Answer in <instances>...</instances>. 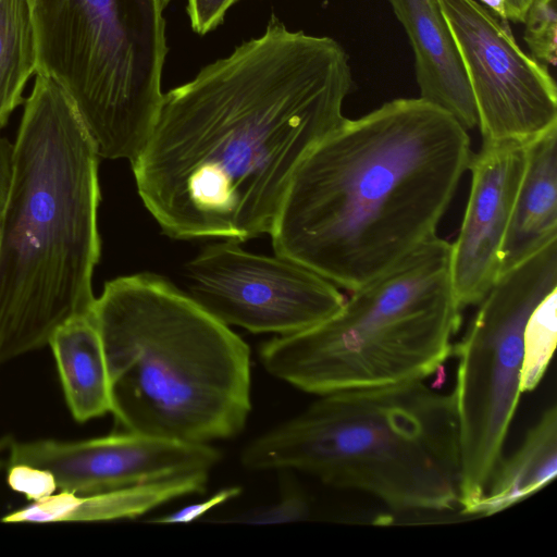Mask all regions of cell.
Returning a JSON list of instances; mask_svg holds the SVG:
<instances>
[{"label":"cell","instance_id":"obj_24","mask_svg":"<svg viewBox=\"0 0 557 557\" xmlns=\"http://www.w3.org/2000/svg\"><path fill=\"white\" fill-rule=\"evenodd\" d=\"M234 3L235 0H187L186 11L193 30L203 36L215 29Z\"/></svg>","mask_w":557,"mask_h":557},{"label":"cell","instance_id":"obj_22","mask_svg":"<svg viewBox=\"0 0 557 557\" xmlns=\"http://www.w3.org/2000/svg\"><path fill=\"white\" fill-rule=\"evenodd\" d=\"M8 484L10 487L33 502L55 493L53 475L41 468L15 463L8 466Z\"/></svg>","mask_w":557,"mask_h":557},{"label":"cell","instance_id":"obj_12","mask_svg":"<svg viewBox=\"0 0 557 557\" xmlns=\"http://www.w3.org/2000/svg\"><path fill=\"white\" fill-rule=\"evenodd\" d=\"M527 145L482 144L471 154L469 197L450 244L451 285L461 309L478 305L499 276V252L525 169Z\"/></svg>","mask_w":557,"mask_h":557},{"label":"cell","instance_id":"obj_21","mask_svg":"<svg viewBox=\"0 0 557 557\" xmlns=\"http://www.w3.org/2000/svg\"><path fill=\"white\" fill-rule=\"evenodd\" d=\"M310 504L298 491H290L273 504L261 506L228 518V522L247 524H274L308 519Z\"/></svg>","mask_w":557,"mask_h":557},{"label":"cell","instance_id":"obj_19","mask_svg":"<svg viewBox=\"0 0 557 557\" xmlns=\"http://www.w3.org/2000/svg\"><path fill=\"white\" fill-rule=\"evenodd\" d=\"M557 289L549 293L531 312L523 332L521 393L532 392L541 382L556 345Z\"/></svg>","mask_w":557,"mask_h":557},{"label":"cell","instance_id":"obj_2","mask_svg":"<svg viewBox=\"0 0 557 557\" xmlns=\"http://www.w3.org/2000/svg\"><path fill=\"white\" fill-rule=\"evenodd\" d=\"M471 154L468 131L420 97L345 117L297 169L274 251L352 292L436 235Z\"/></svg>","mask_w":557,"mask_h":557},{"label":"cell","instance_id":"obj_8","mask_svg":"<svg viewBox=\"0 0 557 557\" xmlns=\"http://www.w3.org/2000/svg\"><path fill=\"white\" fill-rule=\"evenodd\" d=\"M557 289V239L502 273L461 341L454 389L459 432L458 507L472 513L503 457L521 393L524 326Z\"/></svg>","mask_w":557,"mask_h":557},{"label":"cell","instance_id":"obj_23","mask_svg":"<svg viewBox=\"0 0 557 557\" xmlns=\"http://www.w3.org/2000/svg\"><path fill=\"white\" fill-rule=\"evenodd\" d=\"M242 487L238 485L226 486L215 492L211 497L201 502L182 507L171 513L151 519V522L159 524H186L201 518L211 509L238 497Z\"/></svg>","mask_w":557,"mask_h":557},{"label":"cell","instance_id":"obj_3","mask_svg":"<svg viewBox=\"0 0 557 557\" xmlns=\"http://www.w3.org/2000/svg\"><path fill=\"white\" fill-rule=\"evenodd\" d=\"M0 211V364L48 346L91 311L100 259L96 145L73 99L36 74L12 143Z\"/></svg>","mask_w":557,"mask_h":557},{"label":"cell","instance_id":"obj_1","mask_svg":"<svg viewBox=\"0 0 557 557\" xmlns=\"http://www.w3.org/2000/svg\"><path fill=\"white\" fill-rule=\"evenodd\" d=\"M352 85L338 41L272 14L259 37L163 94L132 163L145 207L173 238L270 233L297 169L345 119Z\"/></svg>","mask_w":557,"mask_h":557},{"label":"cell","instance_id":"obj_7","mask_svg":"<svg viewBox=\"0 0 557 557\" xmlns=\"http://www.w3.org/2000/svg\"><path fill=\"white\" fill-rule=\"evenodd\" d=\"M36 74L73 99L104 159L133 163L162 100L168 45L161 0H27Z\"/></svg>","mask_w":557,"mask_h":557},{"label":"cell","instance_id":"obj_11","mask_svg":"<svg viewBox=\"0 0 557 557\" xmlns=\"http://www.w3.org/2000/svg\"><path fill=\"white\" fill-rule=\"evenodd\" d=\"M211 444L186 443L126 431L83 441H13L8 466L49 471L57 490L85 495L193 472H211L221 460Z\"/></svg>","mask_w":557,"mask_h":557},{"label":"cell","instance_id":"obj_5","mask_svg":"<svg viewBox=\"0 0 557 557\" xmlns=\"http://www.w3.org/2000/svg\"><path fill=\"white\" fill-rule=\"evenodd\" d=\"M240 462L296 470L397 511L451 510L460 482L455 394L412 381L319 395L251 440Z\"/></svg>","mask_w":557,"mask_h":557},{"label":"cell","instance_id":"obj_28","mask_svg":"<svg viewBox=\"0 0 557 557\" xmlns=\"http://www.w3.org/2000/svg\"><path fill=\"white\" fill-rule=\"evenodd\" d=\"M171 1H172V0H161V2H162V4H163L164 9H165V7H166Z\"/></svg>","mask_w":557,"mask_h":557},{"label":"cell","instance_id":"obj_10","mask_svg":"<svg viewBox=\"0 0 557 557\" xmlns=\"http://www.w3.org/2000/svg\"><path fill=\"white\" fill-rule=\"evenodd\" d=\"M473 95L482 144H529L557 128V87L508 21L476 0H437Z\"/></svg>","mask_w":557,"mask_h":557},{"label":"cell","instance_id":"obj_26","mask_svg":"<svg viewBox=\"0 0 557 557\" xmlns=\"http://www.w3.org/2000/svg\"><path fill=\"white\" fill-rule=\"evenodd\" d=\"M534 1L535 0H504L507 21L523 23Z\"/></svg>","mask_w":557,"mask_h":557},{"label":"cell","instance_id":"obj_16","mask_svg":"<svg viewBox=\"0 0 557 557\" xmlns=\"http://www.w3.org/2000/svg\"><path fill=\"white\" fill-rule=\"evenodd\" d=\"M48 346L73 418L86 422L111 413L107 362L92 312L74 315L59 325Z\"/></svg>","mask_w":557,"mask_h":557},{"label":"cell","instance_id":"obj_13","mask_svg":"<svg viewBox=\"0 0 557 557\" xmlns=\"http://www.w3.org/2000/svg\"><path fill=\"white\" fill-rule=\"evenodd\" d=\"M414 55L420 98L451 114L470 131L478 113L465 67L437 0H388Z\"/></svg>","mask_w":557,"mask_h":557},{"label":"cell","instance_id":"obj_20","mask_svg":"<svg viewBox=\"0 0 557 557\" xmlns=\"http://www.w3.org/2000/svg\"><path fill=\"white\" fill-rule=\"evenodd\" d=\"M524 41L531 57L541 63L556 64V0H535L523 21Z\"/></svg>","mask_w":557,"mask_h":557},{"label":"cell","instance_id":"obj_15","mask_svg":"<svg viewBox=\"0 0 557 557\" xmlns=\"http://www.w3.org/2000/svg\"><path fill=\"white\" fill-rule=\"evenodd\" d=\"M557 239V128L527 145L525 169L499 252V275Z\"/></svg>","mask_w":557,"mask_h":557},{"label":"cell","instance_id":"obj_4","mask_svg":"<svg viewBox=\"0 0 557 557\" xmlns=\"http://www.w3.org/2000/svg\"><path fill=\"white\" fill-rule=\"evenodd\" d=\"M92 317L126 431L211 444L237 436L251 411L246 342L188 294L152 274L106 282Z\"/></svg>","mask_w":557,"mask_h":557},{"label":"cell","instance_id":"obj_25","mask_svg":"<svg viewBox=\"0 0 557 557\" xmlns=\"http://www.w3.org/2000/svg\"><path fill=\"white\" fill-rule=\"evenodd\" d=\"M12 147V143L0 136V211L5 203L9 190Z\"/></svg>","mask_w":557,"mask_h":557},{"label":"cell","instance_id":"obj_29","mask_svg":"<svg viewBox=\"0 0 557 557\" xmlns=\"http://www.w3.org/2000/svg\"><path fill=\"white\" fill-rule=\"evenodd\" d=\"M235 1L237 2L238 0H235Z\"/></svg>","mask_w":557,"mask_h":557},{"label":"cell","instance_id":"obj_18","mask_svg":"<svg viewBox=\"0 0 557 557\" xmlns=\"http://www.w3.org/2000/svg\"><path fill=\"white\" fill-rule=\"evenodd\" d=\"M37 70L34 23L27 0H0V129L24 103Z\"/></svg>","mask_w":557,"mask_h":557},{"label":"cell","instance_id":"obj_6","mask_svg":"<svg viewBox=\"0 0 557 557\" xmlns=\"http://www.w3.org/2000/svg\"><path fill=\"white\" fill-rule=\"evenodd\" d=\"M450 244L437 235L351 292L341 309L259 351L274 377L314 395L424 381L453 351L461 322Z\"/></svg>","mask_w":557,"mask_h":557},{"label":"cell","instance_id":"obj_14","mask_svg":"<svg viewBox=\"0 0 557 557\" xmlns=\"http://www.w3.org/2000/svg\"><path fill=\"white\" fill-rule=\"evenodd\" d=\"M210 472H193L92 494L54 493L7 513L4 523L102 522L138 518L166 503L206 491Z\"/></svg>","mask_w":557,"mask_h":557},{"label":"cell","instance_id":"obj_17","mask_svg":"<svg viewBox=\"0 0 557 557\" xmlns=\"http://www.w3.org/2000/svg\"><path fill=\"white\" fill-rule=\"evenodd\" d=\"M557 474V408L553 404L509 457H502L471 515L491 516L546 486Z\"/></svg>","mask_w":557,"mask_h":557},{"label":"cell","instance_id":"obj_9","mask_svg":"<svg viewBox=\"0 0 557 557\" xmlns=\"http://www.w3.org/2000/svg\"><path fill=\"white\" fill-rule=\"evenodd\" d=\"M189 296L228 326L288 335L333 317L345 297L306 267L275 256L248 252L225 240L186 264Z\"/></svg>","mask_w":557,"mask_h":557},{"label":"cell","instance_id":"obj_27","mask_svg":"<svg viewBox=\"0 0 557 557\" xmlns=\"http://www.w3.org/2000/svg\"><path fill=\"white\" fill-rule=\"evenodd\" d=\"M481 4L487 8L491 12H493L496 16L502 20H506L505 13V4L504 0H479Z\"/></svg>","mask_w":557,"mask_h":557}]
</instances>
